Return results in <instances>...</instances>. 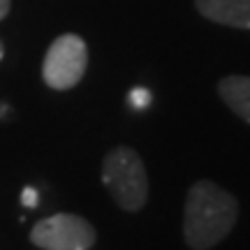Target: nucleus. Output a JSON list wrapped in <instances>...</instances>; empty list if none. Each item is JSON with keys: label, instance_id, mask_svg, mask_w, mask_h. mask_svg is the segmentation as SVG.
Returning <instances> with one entry per match:
<instances>
[{"label": "nucleus", "instance_id": "f257e3e1", "mask_svg": "<svg viewBox=\"0 0 250 250\" xmlns=\"http://www.w3.org/2000/svg\"><path fill=\"white\" fill-rule=\"evenodd\" d=\"M239 218V202L213 181H197L188 190L183 239L192 250H208L227 239Z\"/></svg>", "mask_w": 250, "mask_h": 250}, {"label": "nucleus", "instance_id": "f03ea898", "mask_svg": "<svg viewBox=\"0 0 250 250\" xmlns=\"http://www.w3.org/2000/svg\"><path fill=\"white\" fill-rule=\"evenodd\" d=\"M102 183L123 211H139L148 202V176L139 153L118 146L102 162Z\"/></svg>", "mask_w": 250, "mask_h": 250}, {"label": "nucleus", "instance_id": "7ed1b4c3", "mask_svg": "<svg viewBox=\"0 0 250 250\" xmlns=\"http://www.w3.org/2000/svg\"><path fill=\"white\" fill-rule=\"evenodd\" d=\"M86 65H88L86 42L79 35H72V33L61 35L46 49L42 77H44V83L49 88L70 90L83 79Z\"/></svg>", "mask_w": 250, "mask_h": 250}, {"label": "nucleus", "instance_id": "20e7f679", "mask_svg": "<svg viewBox=\"0 0 250 250\" xmlns=\"http://www.w3.org/2000/svg\"><path fill=\"white\" fill-rule=\"evenodd\" d=\"M98 239L95 227L74 213H56L33 227L30 241L42 250H88Z\"/></svg>", "mask_w": 250, "mask_h": 250}, {"label": "nucleus", "instance_id": "39448f33", "mask_svg": "<svg viewBox=\"0 0 250 250\" xmlns=\"http://www.w3.org/2000/svg\"><path fill=\"white\" fill-rule=\"evenodd\" d=\"M195 5L215 23L250 30V0H195Z\"/></svg>", "mask_w": 250, "mask_h": 250}, {"label": "nucleus", "instance_id": "423d86ee", "mask_svg": "<svg viewBox=\"0 0 250 250\" xmlns=\"http://www.w3.org/2000/svg\"><path fill=\"white\" fill-rule=\"evenodd\" d=\"M218 93L236 116L250 123V77L232 74L218 83Z\"/></svg>", "mask_w": 250, "mask_h": 250}, {"label": "nucleus", "instance_id": "0eeeda50", "mask_svg": "<svg viewBox=\"0 0 250 250\" xmlns=\"http://www.w3.org/2000/svg\"><path fill=\"white\" fill-rule=\"evenodd\" d=\"M148 102H151V93H148L146 88H134V90H130V104H132L134 109L148 107Z\"/></svg>", "mask_w": 250, "mask_h": 250}, {"label": "nucleus", "instance_id": "6e6552de", "mask_svg": "<svg viewBox=\"0 0 250 250\" xmlns=\"http://www.w3.org/2000/svg\"><path fill=\"white\" fill-rule=\"evenodd\" d=\"M21 204L28 206V208L37 206V190L35 188H26V190L21 192Z\"/></svg>", "mask_w": 250, "mask_h": 250}, {"label": "nucleus", "instance_id": "1a4fd4ad", "mask_svg": "<svg viewBox=\"0 0 250 250\" xmlns=\"http://www.w3.org/2000/svg\"><path fill=\"white\" fill-rule=\"evenodd\" d=\"M9 7H12V0H0V19L7 17Z\"/></svg>", "mask_w": 250, "mask_h": 250}, {"label": "nucleus", "instance_id": "9d476101", "mask_svg": "<svg viewBox=\"0 0 250 250\" xmlns=\"http://www.w3.org/2000/svg\"><path fill=\"white\" fill-rule=\"evenodd\" d=\"M5 111H7V107H5V104H0V116H5Z\"/></svg>", "mask_w": 250, "mask_h": 250}, {"label": "nucleus", "instance_id": "9b49d317", "mask_svg": "<svg viewBox=\"0 0 250 250\" xmlns=\"http://www.w3.org/2000/svg\"><path fill=\"white\" fill-rule=\"evenodd\" d=\"M2 56H5V46H2V42H0V61H2Z\"/></svg>", "mask_w": 250, "mask_h": 250}]
</instances>
